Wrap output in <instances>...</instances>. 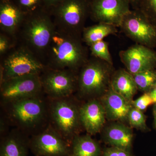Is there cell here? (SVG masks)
I'll list each match as a JSON object with an SVG mask.
<instances>
[{
	"label": "cell",
	"instance_id": "17",
	"mask_svg": "<svg viewBox=\"0 0 156 156\" xmlns=\"http://www.w3.org/2000/svg\"><path fill=\"white\" fill-rule=\"evenodd\" d=\"M101 132L103 140L111 146L130 151L134 135L130 126L119 122H111L105 125Z\"/></svg>",
	"mask_w": 156,
	"mask_h": 156
},
{
	"label": "cell",
	"instance_id": "33",
	"mask_svg": "<svg viewBox=\"0 0 156 156\" xmlns=\"http://www.w3.org/2000/svg\"><path fill=\"white\" fill-rule=\"evenodd\" d=\"M140 0H128L130 5H131L133 7V8H135L136 5L138 4Z\"/></svg>",
	"mask_w": 156,
	"mask_h": 156
},
{
	"label": "cell",
	"instance_id": "8",
	"mask_svg": "<svg viewBox=\"0 0 156 156\" xmlns=\"http://www.w3.org/2000/svg\"><path fill=\"white\" fill-rule=\"evenodd\" d=\"M77 73L68 69L47 67L40 75L43 92L50 98L74 95L77 89Z\"/></svg>",
	"mask_w": 156,
	"mask_h": 156
},
{
	"label": "cell",
	"instance_id": "32",
	"mask_svg": "<svg viewBox=\"0 0 156 156\" xmlns=\"http://www.w3.org/2000/svg\"><path fill=\"white\" fill-rule=\"evenodd\" d=\"M153 115L154 117V126L156 129V103L154 104L153 108Z\"/></svg>",
	"mask_w": 156,
	"mask_h": 156
},
{
	"label": "cell",
	"instance_id": "26",
	"mask_svg": "<svg viewBox=\"0 0 156 156\" xmlns=\"http://www.w3.org/2000/svg\"><path fill=\"white\" fill-rule=\"evenodd\" d=\"M18 44L17 38L1 32L0 34V55L3 56Z\"/></svg>",
	"mask_w": 156,
	"mask_h": 156
},
{
	"label": "cell",
	"instance_id": "19",
	"mask_svg": "<svg viewBox=\"0 0 156 156\" xmlns=\"http://www.w3.org/2000/svg\"><path fill=\"white\" fill-rule=\"evenodd\" d=\"M110 86L115 92L131 103L138 90L132 75L122 68L115 70Z\"/></svg>",
	"mask_w": 156,
	"mask_h": 156
},
{
	"label": "cell",
	"instance_id": "4",
	"mask_svg": "<svg viewBox=\"0 0 156 156\" xmlns=\"http://www.w3.org/2000/svg\"><path fill=\"white\" fill-rule=\"evenodd\" d=\"M113 65L91 56L77 73L75 95L82 101L99 98L110 87Z\"/></svg>",
	"mask_w": 156,
	"mask_h": 156
},
{
	"label": "cell",
	"instance_id": "25",
	"mask_svg": "<svg viewBox=\"0 0 156 156\" xmlns=\"http://www.w3.org/2000/svg\"><path fill=\"white\" fill-rule=\"evenodd\" d=\"M134 9L141 11L156 27V0H140Z\"/></svg>",
	"mask_w": 156,
	"mask_h": 156
},
{
	"label": "cell",
	"instance_id": "22",
	"mask_svg": "<svg viewBox=\"0 0 156 156\" xmlns=\"http://www.w3.org/2000/svg\"><path fill=\"white\" fill-rule=\"evenodd\" d=\"M137 89L144 93H149L156 86V69L148 70L132 75Z\"/></svg>",
	"mask_w": 156,
	"mask_h": 156
},
{
	"label": "cell",
	"instance_id": "6",
	"mask_svg": "<svg viewBox=\"0 0 156 156\" xmlns=\"http://www.w3.org/2000/svg\"><path fill=\"white\" fill-rule=\"evenodd\" d=\"M4 56L0 65V83L11 78L41 75L47 68L36 55L20 44Z\"/></svg>",
	"mask_w": 156,
	"mask_h": 156
},
{
	"label": "cell",
	"instance_id": "18",
	"mask_svg": "<svg viewBox=\"0 0 156 156\" xmlns=\"http://www.w3.org/2000/svg\"><path fill=\"white\" fill-rule=\"evenodd\" d=\"M30 136L13 128L1 136L0 156H27Z\"/></svg>",
	"mask_w": 156,
	"mask_h": 156
},
{
	"label": "cell",
	"instance_id": "30",
	"mask_svg": "<svg viewBox=\"0 0 156 156\" xmlns=\"http://www.w3.org/2000/svg\"><path fill=\"white\" fill-rule=\"evenodd\" d=\"M64 0H43L44 7L49 11L55 8Z\"/></svg>",
	"mask_w": 156,
	"mask_h": 156
},
{
	"label": "cell",
	"instance_id": "1",
	"mask_svg": "<svg viewBox=\"0 0 156 156\" xmlns=\"http://www.w3.org/2000/svg\"><path fill=\"white\" fill-rule=\"evenodd\" d=\"M1 115L10 127L30 136L49 124L48 98L44 93L1 104Z\"/></svg>",
	"mask_w": 156,
	"mask_h": 156
},
{
	"label": "cell",
	"instance_id": "24",
	"mask_svg": "<svg viewBox=\"0 0 156 156\" xmlns=\"http://www.w3.org/2000/svg\"><path fill=\"white\" fill-rule=\"evenodd\" d=\"M89 48L91 56L100 58L110 64L113 65L112 58L109 50L108 42L102 40L96 42Z\"/></svg>",
	"mask_w": 156,
	"mask_h": 156
},
{
	"label": "cell",
	"instance_id": "20",
	"mask_svg": "<svg viewBox=\"0 0 156 156\" xmlns=\"http://www.w3.org/2000/svg\"><path fill=\"white\" fill-rule=\"evenodd\" d=\"M70 156H101V148L92 135L80 134L72 141Z\"/></svg>",
	"mask_w": 156,
	"mask_h": 156
},
{
	"label": "cell",
	"instance_id": "21",
	"mask_svg": "<svg viewBox=\"0 0 156 156\" xmlns=\"http://www.w3.org/2000/svg\"><path fill=\"white\" fill-rule=\"evenodd\" d=\"M118 27L104 23H98L95 25L85 27L83 30L82 39L89 47L96 42L103 40L105 37L116 34Z\"/></svg>",
	"mask_w": 156,
	"mask_h": 156
},
{
	"label": "cell",
	"instance_id": "14",
	"mask_svg": "<svg viewBox=\"0 0 156 156\" xmlns=\"http://www.w3.org/2000/svg\"><path fill=\"white\" fill-rule=\"evenodd\" d=\"M80 116L84 131L92 136L100 133L106 125L105 111L99 98L83 101Z\"/></svg>",
	"mask_w": 156,
	"mask_h": 156
},
{
	"label": "cell",
	"instance_id": "3",
	"mask_svg": "<svg viewBox=\"0 0 156 156\" xmlns=\"http://www.w3.org/2000/svg\"><path fill=\"white\" fill-rule=\"evenodd\" d=\"M56 29L50 11L43 7L26 15L17 33V42L29 49L44 62Z\"/></svg>",
	"mask_w": 156,
	"mask_h": 156
},
{
	"label": "cell",
	"instance_id": "28",
	"mask_svg": "<svg viewBox=\"0 0 156 156\" xmlns=\"http://www.w3.org/2000/svg\"><path fill=\"white\" fill-rule=\"evenodd\" d=\"M154 103L149 93H144L139 98L133 100L131 102L132 106L142 112L145 111L148 107Z\"/></svg>",
	"mask_w": 156,
	"mask_h": 156
},
{
	"label": "cell",
	"instance_id": "29",
	"mask_svg": "<svg viewBox=\"0 0 156 156\" xmlns=\"http://www.w3.org/2000/svg\"><path fill=\"white\" fill-rule=\"evenodd\" d=\"M102 156H132L129 151L120 148L111 147L104 151Z\"/></svg>",
	"mask_w": 156,
	"mask_h": 156
},
{
	"label": "cell",
	"instance_id": "27",
	"mask_svg": "<svg viewBox=\"0 0 156 156\" xmlns=\"http://www.w3.org/2000/svg\"><path fill=\"white\" fill-rule=\"evenodd\" d=\"M15 2L26 14L44 7L43 0H15Z\"/></svg>",
	"mask_w": 156,
	"mask_h": 156
},
{
	"label": "cell",
	"instance_id": "2",
	"mask_svg": "<svg viewBox=\"0 0 156 156\" xmlns=\"http://www.w3.org/2000/svg\"><path fill=\"white\" fill-rule=\"evenodd\" d=\"M83 43L82 37L56 28L46 51L44 63L49 68L78 73L89 57Z\"/></svg>",
	"mask_w": 156,
	"mask_h": 156
},
{
	"label": "cell",
	"instance_id": "16",
	"mask_svg": "<svg viewBox=\"0 0 156 156\" xmlns=\"http://www.w3.org/2000/svg\"><path fill=\"white\" fill-rule=\"evenodd\" d=\"M13 0H0V28L2 32L17 38L26 16Z\"/></svg>",
	"mask_w": 156,
	"mask_h": 156
},
{
	"label": "cell",
	"instance_id": "34",
	"mask_svg": "<svg viewBox=\"0 0 156 156\" xmlns=\"http://www.w3.org/2000/svg\"></svg>",
	"mask_w": 156,
	"mask_h": 156
},
{
	"label": "cell",
	"instance_id": "31",
	"mask_svg": "<svg viewBox=\"0 0 156 156\" xmlns=\"http://www.w3.org/2000/svg\"><path fill=\"white\" fill-rule=\"evenodd\" d=\"M150 95L152 99H153L155 103H156V86L152 89L151 91L149 92ZM154 103V104H155Z\"/></svg>",
	"mask_w": 156,
	"mask_h": 156
},
{
	"label": "cell",
	"instance_id": "13",
	"mask_svg": "<svg viewBox=\"0 0 156 156\" xmlns=\"http://www.w3.org/2000/svg\"><path fill=\"white\" fill-rule=\"evenodd\" d=\"M119 57L126 70L132 75L156 68V51L135 44L120 51Z\"/></svg>",
	"mask_w": 156,
	"mask_h": 156
},
{
	"label": "cell",
	"instance_id": "9",
	"mask_svg": "<svg viewBox=\"0 0 156 156\" xmlns=\"http://www.w3.org/2000/svg\"><path fill=\"white\" fill-rule=\"evenodd\" d=\"M119 27L135 44L152 49L156 48V27L139 10H130L123 17Z\"/></svg>",
	"mask_w": 156,
	"mask_h": 156
},
{
	"label": "cell",
	"instance_id": "11",
	"mask_svg": "<svg viewBox=\"0 0 156 156\" xmlns=\"http://www.w3.org/2000/svg\"><path fill=\"white\" fill-rule=\"evenodd\" d=\"M30 149L35 156H70V144L49 124L30 136Z\"/></svg>",
	"mask_w": 156,
	"mask_h": 156
},
{
	"label": "cell",
	"instance_id": "15",
	"mask_svg": "<svg viewBox=\"0 0 156 156\" xmlns=\"http://www.w3.org/2000/svg\"><path fill=\"white\" fill-rule=\"evenodd\" d=\"M99 99L105 111L107 120L111 122H128V113L133 106L131 102L115 92L111 86Z\"/></svg>",
	"mask_w": 156,
	"mask_h": 156
},
{
	"label": "cell",
	"instance_id": "5",
	"mask_svg": "<svg viewBox=\"0 0 156 156\" xmlns=\"http://www.w3.org/2000/svg\"><path fill=\"white\" fill-rule=\"evenodd\" d=\"M48 98L49 125L71 144L73 139L84 130L80 116L83 101L75 94L61 98Z\"/></svg>",
	"mask_w": 156,
	"mask_h": 156
},
{
	"label": "cell",
	"instance_id": "10",
	"mask_svg": "<svg viewBox=\"0 0 156 156\" xmlns=\"http://www.w3.org/2000/svg\"><path fill=\"white\" fill-rule=\"evenodd\" d=\"M44 93L40 75L11 78L0 83V101L8 103Z\"/></svg>",
	"mask_w": 156,
	"mask_h": 156
},
{
	"label": "cell",
	"instance_id": "7",
	"mask_svg": "<svg viewBox=\"0 0 156 156\" xmlns=\"http://www.w3.org/2000/svg\"><path fill=\"white\" fill-rule=\"evenodd\" d=\"M49 11L56 28L82 37L89 17V0H64Z\"/></svg>",
	"mask_w": 156,
	"mask_h": 156
},
{
	"label": "cell",
	"instance_id": "12",
	"mask_svg": "<svg viewBox=\"0 0 156 156\" xmlns=\"http://www.w3.org/2000/svg\"><path fill=\"white\" fill-rule=\"evenodd\" d=\"M128 0H89V17L92 21L119 27L123 17L130 11Z\"/></svg>",
	"mask_w": 156,
	"mask_h": 156
},
{
	"label": "cell",
	"instance_id": "23",
	"mask_svg": "<svg viewBox=\"0 0 156 156\" xmlns=\"http://www.w3.org/2000/svg\"><path fill=\"white\" fill-rule=\"evenodd\" d=\"M146 119L144 112L132 106L128 113V123L132 128L142 131H148L149 128L146 124Z\"/></svg>",
	"mask_w": 156,
	"mask_h": 156
}]
</instances>
